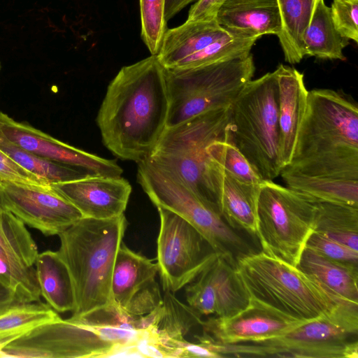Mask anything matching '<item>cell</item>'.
<instances>
[{"instance_id": "obj_1", "label": "cell", "mask_w": 358, "mask_h": 358, "mask_svg": "<svg viewBox=\"0 0 358 358\" xmlns=\"http://www.w3.org/2000/svg\"><path fill=\"white\" fill-rule=\"evenodd\" d=\"M164 68L156 55L123 66L111 80L96 123L113 155L136 163L149 157L166 127Z\"/></svg>"}, {"instance_id": "obj_2", "label": "cell", "mask_w": 358, "mask_h": 358, "mask_svg": "<svg viewBox=\"0 0 358 358\" xmlns=\"http://www.w3.org/2000/svg\"><path fill=\"white\" fill-rule=\"evenodd\" d=\"M283 169L310 176L358 180L357 102L341 91H309L292 160Z\"/></svg>"}, {"instance_id": "obj_3", "label": "cell", "mask_w": 358, "mask_h": 358, "mask_svg": "<svg viewBox=\"0 0 358 358\" xmlns=\"http://www.w3.org/2000/svg\"><path fill=\"white\" fill-rule=\"evenodd\" d=\"M127 225L124 214L106 220L82 217L57 235V252L74 291L71 319L110 303L113 266Z\"/></svg>"}, {"instance_id": "obj_4", "label": "cell", "mask_w": 358, "mask_h": 358, "mask_svg": "<svg viewBox=\"0 0 358 358\" xmlns=\"http://www.w3.org/2000/svg\"><path fill=\"white\" fill-rule=\"evenodd\" d=\"M357 336L358 303H342L277 337L210 345L221 357L357 358Z\"/></svg>"}, {"instance_id": "obj_5", "label": "cell", "mask_w": 358, "mask_h": 358, "mask_svg": "<svg viewBox=\"0 0 358 358\" xmlns=\"http://www.w3.org/2000/svg\"><path fill=\"white\" fill-rule=\"evenodd\" d=\"M238 273L251 299L299 321L325 315L343 302L297 266L261 252L236 261Z\"/></svg>"}, {"instance_id": "obj_6", "label": "cell", "mask_w": 358, "mask_h": 358, "mask_svg": "<svg viewBox=\"0 0 358 358\" xmlns=\"http://www.w3.org/2000/svg\"><path fill=\"white\" fill-rule=\"evenodd\" d=\"M230 107L211 110L166 127L148 159L176 176L201 200L220 213L208 147L227 136Z\"/></svg>"}, {"instance_id": "obj_7", "label": "cell", "mask_w": 358, "mask_h": 358, "mask_svg": "<svg viewBox=\"0 0 358 358\" xmlns=\"http://www.w3.org/2000/svg\"><path fill=\"white\" fill-rule=\"evenodd\" d=\"M228 140L263 180L282 170L279 157L278 87L275 71L248 81L230 106Z\"/></svg>"}, {"instance_id": "obj_8", "label": "cell", "mask_w": 358, "mask_h": 358, "mask_svg": "<svg viewBox=\"0 0 358 358\" xmlns=\"http://www.w3.org/2000/svg\"><path fill=\"white\" fill-rule=\"evenodd\" d=\"M255 70L251 54L194 68L164 69L169 99L166 127L229 108L252 80Z\"/></svg>"}, {"instance_id": "obj_9", "label": "cell", "mask_w": 358, "mask_h": 358, "mask_svg": "<svg viewBox=\"0 0 358 358\" xmlns=\"http://www.w3.org/2000/svg\"><path fill=\"white\" fill-rule=\"evenodd\" d=\"M137 181L156 207L183 217L207 240L217 253L236 259L253 250L220 213L201 200L176 176L145 159L138 162Z\"/></svg>"}, {"instance_id": "obj_10", "label": "cell", "mask_w": 358, "mask_h": 358, "mask_svg": "<svg viewBox=\"0 0 358 358\" xmlns=\"http://www.w3.org/2000/svg\"><path fill=\"white\" fill-rule=\"evenodd\" d=\"M316 208L313 198L273 180H263L257 233L262 251L297 266L314 231Z\"/></svg>"}, {"instance_id": "obj_11", "label": "cell", "mask_w": 358, "mask_h": 358, "mask_svg": "<svg viewBox=\"0 0 358 358\" xmlns=\"http://www.w3.org/2000/svg\"><path fill=\"white\" fill-rule=\"evenodd\" d=\"M160 227L157 264L164 292L175 294L192 282L218 256L205 237L189 222L156 207Z\"/></svg>"}, {"instance_id": "obj_12", "label": "cell", "mask_w": 358, "mask_h": 358, "mask_svg": "<svg viewBox=\"0 0 358 358\" xmlns=\"http://www.w3.org/2000/svg\"><path fill=\"white\" fill-rule=\"evenodd\" d=\"M112 345L84 325L61 318L0 345V357L104 358Z\"/></svg>"}, {"instance_id": "obj_13", "label": "cell", "mask_w": 358, "mask_h": 358, "mask_svg": "<svg viewBox=\"0 0 358 358\" xmlns=\"http://www.w3.org/2000/svg\"><path fill=\"white\" fill-rule=\"evenodd\" d=\"M0 205L45 236L58 235L83 217L51 185L1 182Z\"/></svg>"}, {"instance_id": "obj_14", "label": "cell", "mask_w": 358, "mask_h": 358, "mask_svg": "<svg viewBox=\"0 0 358 358\" xmlns=\"http://www.w3.org/2000/svg\"><path fill=\"white\" fill-rule=\"evenodd\" d=\"M230 35L217 23L188 21L167 29L156 55L164 69H182L227 59L231 48L223 38Z\"/></svg>"}, {"instance_id": "obj_15", "label": "cell", "mask_w": 358, "mask_h": 358, "mask_svg": "<svg viewBox=\"0 0 358 358\" xmlns=\"http://www.w3.org/2000/svg\"><path fill=\"white\" fill-rule=\"evenodd\" d=\"M189 306L202 315L231 317L250 302V297L236 269V261L221 255L185 289Z\"/></svg>"}, {"instance_id": "obj_16", "label": "cell", "mask_w": 358, "mask_h": 358, "mask_svg": "<svg viewBox=\"0 0 358 358\" xmlns=\"http://www.w3.org/2000/svg\"><path fill=\"white\" fill-rule=\"evenodd\" d=\"M0 129L11 141L42 158L78 169L92 176L120 177L122 169L114 160L77 148L19 122L0 111Z\"/></svg>"}, {"instance_id": "obj_17", "label": "cell", "mask_w": 358, "mask_h": 358, "mask_svg": "<svg viewBox=\"0 0 358 358\" xmlns=\"http://www.w3.org/2000/svg\"><path fill=\"white\" fill-rule=\"evenodd\" d=\"M304 322L250 299L245 309L231 317L201 320L202 334L195 337L217 344L260 341L281 336Z\"/></svg>"}, {"instance_id": "obj_18", "label": "cell", "mask_w": 358, "mask_h": 358, "mask_svg": "<svg viewBox=\"0 0 358 358\" xmlns=\"http://www.w3.org/2000/svg\"><path fill=\"white\" fill-rule=\"evenodd\" d=\"M50 185L83 217L98 220L124 214L132 191L129 182L121 176H89Z\"/></svg>"}, {"instance_id": "obj_19", "label": "cell", "mask_w": 358, "mask_h": 358, "mask_svg": "<svg viewBox=\"0 0 358 358\" xmlns=\"http://www.w3.org/2000/svg\"><path fill=\"white\" fill-rule=\"evenodd\" d=\"M275 71L278 87L279 157L282 169L291 162L306 112L309 91L303 74L296 69L280 64Z\"/></svg>"}, {"instance_id": "obj_20", "label": "cell", "mask_w": 358, "mask_h": 358, "mask_svg": "<svg viewBox=\"0 0 358 358\" xmlns=\"http://www.w3.org/2000/svg\"><path fill=\"white\" fill-rule=\"evenodd\" d=\"M213 178L220 213L224 221L234 229L257 238L261 183L243 182L224 171L215 162Z\"/></svg>"}, {"instance_id": "obj_21", "label": "cell", "mask_w": 358, "mask_h": 358, "mask_svg": "<svg viewBox=\"0 0 358 358\" xmlns=\"http://www.w3.org/2000/svg\"><path fill=\"white\" fill-rule=\"evenodd\" d=\"M215 20L230 36L238 38L278 36L282 28L277 0H227Z\"/></svg>"}, {"instance_id": "obj_22", "label": "cell", "mask_w": 358, "mask_h": 358, "mask_svg": "<svg viewBox=\"0 0 358 358\" xmlns=\"http://www.w3.org/2000/svg\"><path fill=\"white\" fill-rule=\"evenodd\" d=\"M157 273V263L132 251L122 243L113 269L110 303L124 311L130 300L155 280Z\"/></svg>"}, {"instance_id": "obj_23", "label": "cell", "mask_w": 358, "mask_h": 358, "mask_svg": "<svg viewBox=\"0 0 358 358\" xmlns=\"http://www.w3.org/2000/svg\"><path fill=\"white\" fill-rule=\"evenodd\" d=\"M297 267L341 301L358 303V267L332 261L306 247Z\"/></svg>"}, {"instance_id": "obj_24", "label": "cell", "mask_w": 358, "mask_h": 358, "mask_svg": "<svg viewBox=\"0 0 358 358\" xmlns=\"http://www.w3.org/2000/svg\"><path fill=\"white\" fill-rule=\"evenodd\" d=\"M41 295L57 313L73 311L74 291L69 270L57 251L38 253L34 263Z\"/></svg>"}, {"instance_id": "obj_25", "label": "cell", "mask_w": 358, "mask_h": 358, "mask_svg": "<svg viewBox=\"0 0 358 358\" xmlns=\"http://www.w3.org/2000/svg\"><path fill=\"white\" fill-rule=\"evenodd\" d=\"M280 176L286 187L317 201L358 208V180L310 176L286 169Z\"/></svg>"}, {"instance_id": "obj_26", "label": "cell", "mask_w": 358, "mask_h": 358, "mask_svg": "<svg viewBox=\"0 0 358 358\" xmlns=\"http://www.w3.org/2000/svg\"><path fill=\"white\" fill-rule=\"evenodd\" d=\"M334 24L330 8L324 0H315L311 19L303 36L306 55L323 59L345 60L343 52L348 44Z\"/></svg>"}, {"instance_id": "obj_27", "label": "cell", "mask_w": 358, "mask_h": 358, "mask_svg": "<svg viewBox=\"0 0 358 358\" xmlns=\"http://www.w3.org/2000/svg\"><path fill=\"white\" fill-rule=\"evenodd\" d=\"M315 0H277L281 19L278 36L285 59L290 64L304 57L303 36L313 10Z\"/></svg>"}, {"instance_id": "obj_28", "label": "cell", "mask_w": 358, "mask_h": 358, "mask_svg": "<svg viewBox=\"0 0 358 358\" xmlns=\"http://www.w3.org/2000/svg\"><path fill=\"white\" fill-rule=\"evenodd\" d=\"M201 315L189 305L182 303L174 294L164 292L162 313L157 332L173 357L181 358L182 347L187 342L185 336L201 322Z\"/></svg>"}, {"instance_id": "obj_29", "label": "cell", "mask_w": 358, "mask_h": 358, "mask_svg": "<svg viewBox=\"0 0 358 358\" xmlns=\"http://www.w3.org/2000/svg\"><path fill=\"white\" fill-rule=\"evenodd\" d=\"M314 231L358 251V208L316 200Z\"/></svg>"}, {"instance_id": "obj_30", "label": "cell", "mask_w": 358, "mask_h": 358, "mask_svg": "<svg viewBox=\"0 0 358 358\" xmlns=\"http://www.w3.org/2000/svg\"><path fill=\"white\" fill-rule=\"evenodd\" d=\"M0 150L22 168L50 184L85 178L90 173L38 157L10 141L0 129Z\"/></svg>"}, {"instance_id": "obj_31", "label": "cell", "mask_w": 358, "mask_h": 358, "mask_svg": "<svg viewBox=\"0 0 358 358\" xmlns=\"http://www.w3.org/2000/svg\"><path fill=\"white\" fill-rule=\"evenodd\" d=\"M61 319L48 303H20L0 314V345L46 322Z\"/></svg>"}, {"instance_id": "obj_32", "label": "cell", "mask_w": 358, "mask_h": 358, "mask_svg": "<svg viewBox=\"0 0 358 358\" xmlns=\"http://www.w3.org/2000/svg\"><path fill=\"white\" fill-rule=\"evenodd\" d=\"M0 248L12 259L34 266L38 255L37 245L25 224L0 205Z\"/></svg>"}, {"instance_id": "obj_33", "label": "cell", "mask_w": 358, "mask_h": 358, "mask_svg": "<svg viewBox=\"0 0 358 358\" xmlns=\"http://www.w3.org/2000/svg\"><path fill=\"white\" fill-rule=\"evenodd\" d=\"M0 283L10 290L20 303L40 301L41 295L35 267L12 259L1 248Z\"/></svg>"}, {"instance_id": "obj_34", "label": "cell", "mask_w": 358, "mask_h": 358, "mask_svg": "<svg viewBox=\"0 0 358 358\" xmlns=\"http://www.w3.org/2000/svg\"><path fill=\"white\" fill-rule=\"evenodd\" d=\"M211 159L237 179L248 183L260 184L263 180L244 155L227 138L217 139L208 147Z\"/></svg>"}, {"instance_id": "obj_35", "label": "cell", "mask_w": 358, "mask_h": 358, "mask_svg": "<svg viewBox=\"0 0 358 358\" xmlns=\"http://www.w3.org/2000/svg\"><path fill=\"white\" fill-rule=\"evenodd\" d=\"M165 0H140L141 38L151 55H157L166 31Z\"/></svg>"}, {"instance_id": "obj_36", "label": "cell", "mask_w": 358, "mask_h": 358, "mask_svg": "<svg viewBox=\"0 0 358 358\" xmlns=\"http://www.w3.org/2000/svg\"><path fill=\"white\" fill-rule=\"evenodd\" d=\"M306 247L332 261L358 267V251L317 232L312 233Z\"/></svg>"}, {"instance_id": "obj_37", "label": "cell", "mask_w": 358, "mask_h": 358, "mask_svg": "<svg viewBox=\"0 0 358 358\" xmlns=\"http://www.w3.org/2000/svg\"><path fill=\"white\" fill-rule=\"evenodd\" d=\"M330 10L338 32L343 37L357 43L358 0H334Z\"/></svg>"}, {"instance_id": "obj_38", "label": "cell", "mask_w": 358, "mask_h": 358, "mask_svg": "<svg viewBox=\"0 0 358 358\" xmlns=\"http://www.w3.org/2000/svg\"><path fill=\"white\" fill-rule=\"evenodd\" d=\"M0 181L34 185H50L43 178L20 166L1 150Z\"/></svg>"}, {"instance_id": "obj_39", "label": "cell", "mask_w": 358, "mask_h": 358, "mask_svg": "<svg viewBox=\"0 0 358 358\" xmlns=\"http://www.w3.org/2000/svg\"><path fill=\"white\" fill-rule=\"evenodd\" d=\"M227 0H198L189 9L188 21L215 20L221 6Z\"/></svg>"}, {"instance_id": "obj_40", "label": "cell", "mask_w": 358, "mask_h": 358, "mask_svg": "<svg viewBox=\"0 0 358 358\" xmlns=\"http://www.w3.org/2000/svg\"><path fill=\"white\" fill-rule=\"evenodd\" d=\"M221 358L210 346L203 342L193 343L187 341L182 347L181 358Z\"/></svg>"}, {"instance_id": "obj_41", "label": "cell", "mask_w": 358, "mask_h": 358, "mask_svg": "<svg viewBox=\"0 0 358 358\" xmlns=\"http://www.w3.org/2000/svg\"><path fill=\"white\" fill-rule=\"evenodd\" d=\"M20 303L11 291L0 283V314Z\"/></svg>"}, {"instance_id": "obj_42", "label": "cell", "mask_w": 358, "mask_h": 358, "mask_svg": "<svg viewBox=\"0 0 358 358\" xmlns=\"http://www.w3.org/2000/svg\"><path fill=\"white\" fill-rule=\"evenodd\" d=\"M194 0H165L164 17L166 22Z\"/></svg>"}, {"instance_id": "obj_43", "label": "cell", "mask_w": 358, "mask_h": 358, "mask_svg": "<svg viewBox=\"0 0 358 358\" xmlns=\"http://www.w3.org/2000/svg\"><path fill=\"white\" fill-rule=\"evenodd\" d=\"M1 181H0V190H1Z\"/></svg>"}, {"instance_id": "obj_44", "label": "cell", "mask_w": 358, "mask_h": 358, "mask_svg": "<svg viewBox=\"0 0 358 358\" xmlns=\"http://www.w3.org/2000/svg\"><path fill=\"white\" fill-rule=\"evenodd\" d=\"M0 70H1V63H0Z\"/></svg>"}]
</instances>
